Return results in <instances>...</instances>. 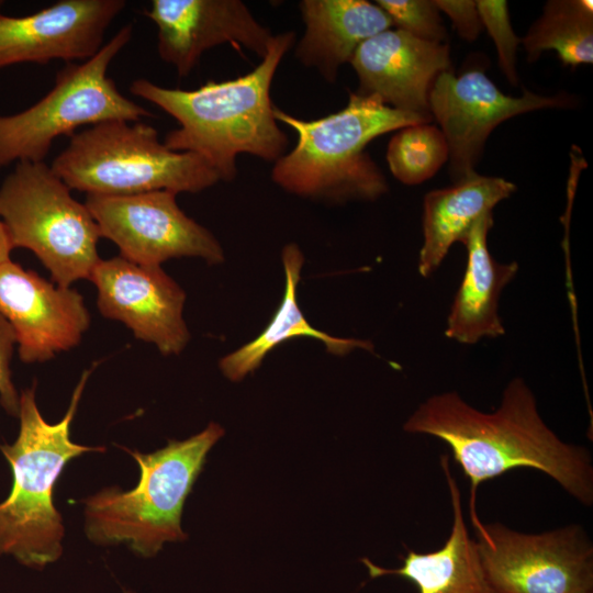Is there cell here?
<instances>
[{"label":"cell","mask_w":593,"mask_h":593,"mask_svg":"<svg viewBox=\"0 0 593 593\" xmlns=\"http://www.w3.org/2000/svg\"><path fill=\"white\" fill-rule=\"evenodd\" d=\"M403 429L448 445L470 481V517L477 515L479 484L515 468L541 471L582 505L593 504L590 450L563 441L547 426L522 378L507 383L499 406L490 413L471 406L455 391L434 394L418 405Z\"/></svg>","instance_id":"6da1fadb"},{"label":"cell","mask_w":593,"mask_h":593,"mask_svg":"<svg viewBox=\"0 0 593 593\" xmlns=\"http://www.w3.org/2000/svg\"><path fill=\"white\" fill-rule=\"evenodd\" d=\"M294 40L292 31L273 35L261 63L232 80L208 81L198 89L182 90L139 78L132 81L130 91L178 122L179 127L164 139L169 149L199 155L220 180L232 181L237 175L238 155L275 163L286 154L289 139L273 115L270 88Z\"/></svg>","instance_id":"7a4b0ae2"},{"label":"cell","mask_w":593,"mask_h":593,"mask_svg":"<svg viewBox=\"0 0 593 593\" xmlns=\"http://www.w3.org/2000/svg\"><path fill=\"white\" fill-rule=\"evenodd\" d=\"M273 115L296 133L298 142L275 161L272 181L291 194L333 203L384 194L388 183L367 145L385 133L432 121L358 92L349 93L345 108L320 119L301 120L276 107Z\"/></svg>","instance_id":"3957f363"},{"label":"cell","mask_w":593,"mask_h":593,"mask_svg":"<svg viewBox=\"0 0 593 593\" xmlns=\"http://www.w3.org/2000/svg\"><path fill=\"white\" fill-rule=\"evenodd\" d=\"M91 370H86L71 395L64 417L51 424L35 401V383L20 393V428L12 444L0 451L12 472L9 495L0 502V556L43 570L63 555L65 527L54 505L53 492L67 463L103 446H85L70 438V425Z\"/></svg>","instance_id":"277c9868"},{"label":"cell","mask_w":593,"mask_h":593,"mask_svg":"<svg viewBox=\"0 0 593 593\" xmlns=\"http://www.w3.org/2000/svg\"><path fill=\"white\" fill-rule=\"evenodd\" d=\"M223 435V427L211 422L202 432L170 439L154 452L123 448L137 462L139 480L131 490L104 488L82 500L88 539L101 546L124 544L144 558L156 556L165 542L187 539L181 528L186 499Z\"/></svg>","instance_id":"5b68a950"},{"label":"cell","mask_w":593,"mask_h":593,"mask_svg":"<svg viewBox=\"0 0 593 593\" xmlns=\"http://www.w3.org/2000/svg\"><path fill=\"white\" fill-rule=\"evenodd\" d=\"M51 167L70 190L99 195L195 193L221 181L199 155L171 150L154 126L124 120L75 132Z\"/></svg>","instance_id":"8992f818"},{"label":"cell","mask_w":593,"mask_h":593,"mask_svg":"<svg viewBox=\"0 0 593 593\" xmlns=\"http://www.w3.org/2000/svg\"><path fill=\"white\" fill-rule=\"evenodd\" d=\"M132 34V24L124 25L93 57L61 68L53 88L30 108L0 115V169L20 161H44L56 138L71 136L79 127L152 116L123 96L108 76L111 63Z\"/></svg>","instance_id":"52a82bcc"},{"label":"cell","mask_w":593,"mask_h":593,"mask_svg":"<svg viewBox=\"0 0 593 593\" xmlns=\"http://www.w3.org/2000/svg\"><path fill=\"white\" fill-rule=\"evenodd\" d=\"M0 219L12 247L31 250L53 281L69 288L100 261V232L85 203L46 163L20 161L0 184Z\"/></svg>","instance_id":"ba28073f"},{"label":"cell","mask_w":593,"mask_h":593,"mask_svg":"<svg viewBox=\"0 0 593 593\" xmlns=\"http://www.w3.org/2000/svg\"><path fill=\"white\" fill-rule=\"evenodd\" d=\"M483 570L500 593H593V542L580 524L523 533L470 517Z\"/></svg>","instance_id":"9c48e42d"},{"label":"cell","mask_w":593,"mask_h":593,"mask_svg":"<svg viewBox=\"0 0 593 593\" xmlns=\"http://www.w3.org/2000/svg\"><path fill=\"white\" fill-rule=\"evenodd\" d=\"M177 193L156 190L125 195L87 194L86 206L100 236L113 242L121 257L161 267L172 258L195 257L209 265L225 260L223 247L177 203Z\"/></svg>","instance_id":"30bf717a"},{"label":"cell","mask_w":593,"mask_h":593,"mask_svg":"<svg viewBox=\"0 0 593 593\" xmlns=\"http://www.w3.org/2000/svg\"><path fill=\"white\" fill-rule=\"evenodd\" d=\"M562 96L544 97L524 91L522 97L504 94L484 71L472 69L456 77L450 70L439 74L429 91L428 107L440 125L455 181L474 172L490 133L503 121L544 108H561Z\"/></svg>","instance_id":"8fae6325"},{"label":"cell","mask_w":593,"mask_h":593,"mask_svg":"<svg viewBox=\"0 0 593 593\" xmlns=\"http://www.w3.org/2000/svg\"><path fill=\"white\" fill-rule=\"evenodd\" d=\"M89 280L97 288L101 315L123 323L164 356H177L187 347L191 338L183 318L187 295L161 267L116 256L100 259Z\"/></svg>","instance_id":"7c38bea8"},{"label":"cell","mask_w":593,"mask_h":593,"mask_svg":"<svg viewBox=\"0 0 593 593\" xmlns=\"http://www.w3.org/2000/svg\"><path fill=\"white\" fill-rule=\"evenodd\" d=\"M0 315L10 324L25 363L44 362L76 347L90 326L78 291L54 286L12 260L0 264Z\"/></svg>","instance_id":"4fadbf2b"},{"label":"cell","mask_w":593,"mask_h":593,"mask_svg":"<svg viewBox=\"0 0 593 593\" xmlns=\"http://www.w3.org/2000/svg\"><path fill=\"white\" fill-rule=\"evenodd\" d=\"M125 5L124 0H59L22 16L0 11V69L90 59L104 45L108 27Z\"/></svg>","instance_id":"5bb4252c"},{"label":"cell","mask_w":593,"mask_h":593,"mask_svg":"<svg viewBox=\"0 0 593 593\" xmlns=\"http://www.w3.org/2000/svg\"><path fill=\"white\" fill-rule=\"evenodd\" d=\"M145 15L157 26L160 59L180 77L217 45L244 46L264 58L273 38L239 0H153Z\"/></svg>","instance_id":"9a60e30c"},{"label":"cell","mask_w":593,"mask_h":593,"mask_svg":"<svg viewBox=\"0 0 593 593\" xmlns=\"http://www.w3.org/2000/svg\"><path fill=\"white\" fill-rule=\"evenodd\" d=\"M359 88L384 104L433 120L428 96L436 77L450 68L449 47L388 29L362 42L350 61Z\"/></svg>","instance_id":"2e32d148"},{"label":"cell","mask_w":593,"mask_h":593,"mask_svg":"<svg viewBox=\"0 0 593 593\" xmlns=\"http://www.w3.org/2000/svg\"><path fill=\"white\" fill-rule=\"evenodd\" d=\"M440 465L449 489L452 524L443 547L425 553L409 549L403 564L395 569L382 568L362 558L371 579L383 575L402 577L417 588L418 593H500L489 581L478 551L466 525L459 486L451 474L448 457Z\"/></svg>","instance_id":"e0dca14e"},{"label":"cell","mask_w":593,"mask_h":593,"mask_svg":"<svg viewBox=\"0 0 593 593\" xmlns=\"http://www.w3.org/2000/svg\"><path fill=\"white\" fill-rule=\"evenodd\" d=\"M299 8L305 29L294 56L332 83L362 42L393 26L382 8L366 0H302Z\"/></svg>","instance_id":"ac0fdd59"},{"label":"cell","mask_w":593,"mask_h":593,"mask_svg":"<svg viewBox=\"0 0 593 593\" xmlns=\"http://www.w3.org/2000/svg\"><path fill=\"white\" fill-rule=\"evenodd\" d=\"M516 187L499 177L475 171L454 186L428 192L423 202V245L418 272L424 278L441 265L455 243L465 244L475 223L492 214L494 206L507 199Z\"/></svg>","instance_id":"d6986e66"},{"label":"cell","mask_w":593,"mask_h":593,"mask_svg":"<svg viewBox=\"0 0 593 593\" xmlns=\"http://www.w3.org/2000/svg\"><path fill=\"white\" fill-rule=\"evenodd\" d=\"M493 215L481 217L466 243L467 266L452 301L445 335L460 344H475L505 333L499 315V300L505 286L518 271L517 262H497L488 248Z\"/></svg>","instance_id":"ffe728a7"},{"label":"cell","mask_w":593,"mask_h":593,"mask_svg":"<svg viewBox=\"0 0 593 593\" xmlns=\"http://www.w3.org/2000/svg\"><path fill=\"white\" fill-rule=\"evenodd\" d=\"M281 260L286 280L284 292L271 321L256 338L228 353L219 361L222 374L232 382H239L258 369L271 350L290 338H314L335 356H346L356 349L373 351L370 340L336 337L313 327L298 302V286L305 261L299 245L295 243L284 245Z\"/></svg>","instance_id":"44dd1931"},{"label":"cell","mask_w":593,"mask_h":593,"mask_svg":"<svg viewBox=\"0 0 593 593\" xmlns=\"http://www.w3.org/2000/svg\"><path fill=\"white\" fill-rule=\"evenodd\" d=\"M529 60L557 52L564 65L593 61V1L551 0L523 40Z\"/></svg>","instance_id":"7402d4cb"},{"label":"cell","mask_w":593,"mask_h":593,"mask_svg":"<svg viewBox=\"0 0 593 593\" xmlns=\"http://www.w3.org/2000/svg\"><path fill=\"white\" fill-rule=\"evenodd\" d=\"M448 160V145L440 128L429 123L400 128L389 142L387 161L391 174L413 186L432 178Z\"/></svg>","instance_id":"603a6c76"},{"label":"cell","mask_w":593,"mask_h":593,"mask_svg":"<svg viewBox=\"0 0 593 593\" xmlns=\"http://www.w3.org/2000/svg\"><path fill=\"white\" fill-rule=\"evenodd\" d=\"M396 29L423 41L441 43L446 30L434 0H377Z\"/></svg>","instance_id":"cb8c5ba5"},{"label":"cell","mask_w":593,"mask_h":593,"mask_svg":"<svg viewBox=\"0 0 593 593\" xmlns=\"http://www.w3.org/2000/svg\"><path fill=\"white\" fill-rule=\"evenodd\" d=\"M477 8L482 23L492 37L499 56V65L512 85L517 83L516 51L519 38L515 35L506 1L479 0Z\"/></svg>","instance_id":"d4e9b609"},{"label":"cell","mask_w":593,"mask_h":593,"mask_svg":"<svg viewBox=\"0 0 593 593\" xmlns=\"http://www.w3.org/2000/svg\"><path fill=\"white\" fill-rule=\"evenodd\" d=\"M15 335L0 315V405L11 416L18 417L20 410V394L12 381L10 362L14 349Z\"/></svg>","instance_id":"484cf974"},{"label":"cell","mask_w":593,"mask_h":593,"mask_svg":"<svg viewBox=\"0 0 593 593\" xmlns=\"http://www.w3.org/2000/svg\"><path fill=\"white\" fill-rule=\"evenodd\" d=\"M439 11L446 13L452 21L459 35L467 41H475L482 23L477 2L472 0H434Z\"/></svg>","instance_id":"4316f807"},{"label":"cell","mask_w":593,"mask_h":593,"mask_svg":"<svg viewBox=\"0 0 593 593\" xmlns=\"http://www.w3.org/2000/svg\"><path fill=\"white\" fill-rule=\"evenodd\" d=\"M13 250L7 227L0 219V264L11 260L10 254Z\"/></svg>","instance_id":"83f0119b"},{"label":"cell","mask_w":593,"mask_h":593,"mask_svg":"<svg viewBox=\"0 0 593 593\" xmlns=\"http://www.w3.org/2000/svg\"><path fill=\"white\" fill-rule=\"evenodd\" d=\"M123 593H136V592L131 589L123 588Z\"/></svg>","instance_id":"f1b7e54d"},{"label":"cell","mask_w":593,"mask_h":593,"mask_svg":"<svg viewBox=\"0 0 593 593\" xmlns=\"http://www.w3.org/2000/svg\"><path fill=\"white\" fill-rule=\"evenodd\" d=\"M2 4H3V2L0 0V9H1Z\"/></svg>","instance_id":"f546056e"}]
</instances>
